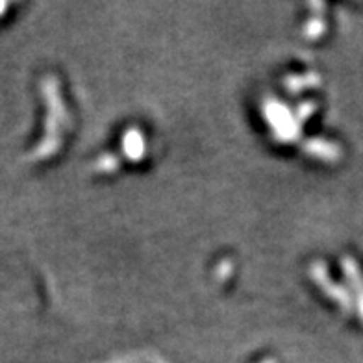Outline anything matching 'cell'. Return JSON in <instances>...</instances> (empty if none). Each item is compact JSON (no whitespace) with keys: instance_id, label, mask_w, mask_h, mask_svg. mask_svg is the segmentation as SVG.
<instances>
[{"instance_id":"cell-1","label":"cell","mask_w":363,"mask_h":363,"mask_svg":"<svg viewBox=\"0 0 363 363\" xmlns=\"http://www.w3.org/2000/svg\"><path fill=\"white\" fill-rule=\"evenodd\" d=\"M343 265H345V274H347V278L350 280V284L354 286V289H356V298H358L359 313H362V319H363V278H362V274H359L358 265H356L352 259L345 258Z\"/></svg>"}]
</instances>
